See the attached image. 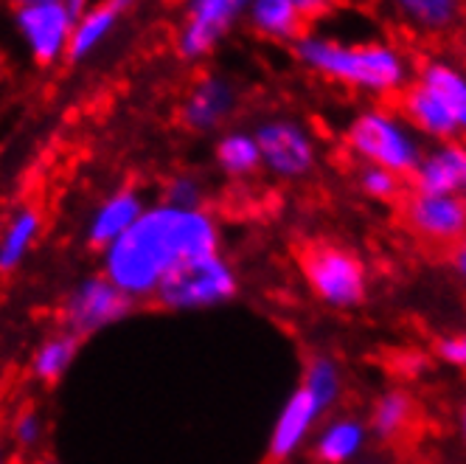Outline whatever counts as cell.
<instances>
[{
    "label": "cell",
    "instance_id": "10",
    "mask_svg": "<svg viewBox=\"0 0 466 464\" xmlns=\"http://www.w3.org/2000/svg\"><path fill=\"white\" fill-rule=\"evenodd\" d=\"M256 144L261 152V167L279 178H301L315 167L312 136L289 119H270L256 127Z\"/></svg>",
    "mask_w": 466,
    "mask_h": 464
},
{
    "label": "cell",
    "instance_id": "23",
    "mask_svg": "<svg viewBox=\"0 0 466 464\" xmlns=\"http://www.w3.org/2000/svg\"><path fill=\"white\" fill-rule=\"evenodd\" d=\"M360 442H362L360 425L357 422H340L323 434V439L315 448V459L320 464H343L346 459H351L357 453Z\"/></svg>",
    "mask_w": 466,
    "mask_h": 464
},
{
    "label": "cell",
    "instance_id": "33",
    "mask_svg": "<svg viewBox=\"0 0 466 464\" xmlns=\"http://www.w3.org/2000/svg\"><path fill=\"white\" fill-rule=\"evenodd\" d=\"M71 6H74L76 12H82V9H87V6H90V0H71Z\"/></svg>",
    "mask_w": 466,
    "mask_h": 464
},
{
    "label": "cell",
    "instance_id": "7",
    "mask_svg": "<svg viewBox=\"0 0 466 464\" xmlns=\"http://www.w3.org/2000/svg\"><path fill=\"white\" fill-rule=\"evenodd\" d=\"M253 0H183V20L175 48L183 59H206L233 31Z\"/></svg>",
    "mask_w": 466,
    "mask_h": 464
},
{
    "label": "cell",
    "instance_id": "19",
    "mask_svg": "<svg viewBox=\"0 0 466 464\" xmlns=\"http://www.w3.org/2000/svg\"><path fill=\"white\" fill-rule=\"evenodd\" d=\"M124 15L110 4V0H98V4H90L87 9L79 12L76 17V28H74V43H71V59H87L93 57L98 48L107 43V37L116 31L118 20Z\"/></svg>",
    "mask_w": 466,
    "mask_h": 464
},
{
    "label": "cell",
    "instance_id": "18",
    "mask_svg": "<svg viewBox=\"0 0 466 464\" xmlns=\"http://www.w3.org/2000/svg\"><path fill=\"white\" fill-rule=\"evenodd\" d=\"M374 428L382 442L405 445L419 430V403L405 391H388L374 408Z\"/></svg>",
    "mask_w": 466,
    "mask_h": 464
},
{
    "label": "cell",
    "instance_id": "24",
    "mask_svg": "<svg viewBox=\"0 0 466 464\" xmlns=\"http://www.w3.org/2000/svg\"><path fill=\"white\" fill-rule=\"evenodd\" d=\"M360 186L369 197H377V201H402V178L388 172V170H380V167H365L362 175H360Z\"/></svg>",
    "mask_w": 466,
    "mask_h": 464
},
{
    "label": "cell",
    "instance_id": "28",
    "mask_svg": "<svg viewBox=\"0 0 466 464\" xmlns=\"http://www.w3.org/2000/svg\"><path fill=\"white\" fill-rule=\"evenodd\" d=\"M436 352H439L444 360L455 363V366L466 369V335H455V338L439 341V344H436Z\"/></svg>",
    "mask_w": 466,
    "mask_h": 464
},
{
    "label": "cell",
    "instance_id": "6",
    "mask_svg": "<svg viewBox=\"0 0 466 464\" xmlns=\"http://www.w3.org/2000/svg\"><path fill=\"white\" fill-rule=\"evenodd\" d=\"M399 220L416 240L450 253L466 237V201L455 194L410 191L399 201Z\"/></svg>",
    "mask_w": 466,
    "mask_h": 464
},
{
    "label": "cell",
    "instance_id": "26",
    "mask_svg": "<svg viewBox=\"0 0 466 464\" xmlns=\"http://www.w3.org/2000/svg\"><path fill=\"white\" fill-rule=\"evenodd\" d=\"M203 183L191 175H177L166 183V191H163V203L169 206H177V209H203Z\"/></svg>",
    "mask_w": 466,
    "mask_h": 464
},
{
    "label": "cell",
    "instance_id": "2",
    "mask_svg": "<svg viewBox=\"0 0 466 464\" xmlns=\"http://www.w3.org/2000/svg\"><path fill=\"white\" fill-rule=\"evenodd\" d=\"M292 54L304 68L323 79L382 98L402 93L410 82V62L405 51L380 37L343 40L304 31L292 43Z\"/></svg>",
    "mask_w": 466,
    "mask_h": 464
},
{
    "label": "cell",
    "instance_id": "20",
    "mask_svg": "<svg viewBox=\"0 0 466 464\" xmlns=\"http://www.w3.org/2000/svg\"><path fill=\"white\" fill-rule=\"evenodd\" d=\"M43 231V217L35 209H20L6 222L4 234H0V273H15L31 248L37 245Z\"/></svg>",
    "mask_w": 466,
    "mask_h": 464
},
{
    "label": "cell",
    "instance_id": "14",
    "mask_svg": "<svg viewBox=\"0 0 466 464\" xmlns=\"http://www.w3.org/2000/svg\"><path fill=\"white\" fill-rule=\"evenodd\" d=\"M416 82L439 98L458 132H466V71L450 59H427L416 74Z\"/></svg>",
    "mask_w": 466,
    "mask_h": 464
},
{
    "label": "cell",
    "instance_id": "30",
    "mask_svg": "<svg viewBox=\"0 0 466 464\" xmlns=\"http://www.w3.org/2000/svg\"><path fill=\"white\" fill-rule=\"evenodd\" d=\"M447 259L455 264V271H458V273H463V276H466V237H463V240H461V242L447 253Z\"/></svg>",
    "mask_w": 466,
    "mask_h": 464
},
{
    "label": "cell",
    "instance_id": "38",
    "mask_svg": "<svg viewBox=\"0 0 466 464\" xmlns=\"http://www.w3.org/2000/svg\"><path fill=\"white\" fill-rule=\"evenodd\" d=\"M463 189H466V186H463Z\"/></svg>",
    "mask_w": 466,
    "mask_h": 464
},
{
    "label": "cell",
    "instance_id": "1",
    "mask_svg": "<svg viewBox=\"0 0 466 464\" xmlns=\"http://www.w3.org/2000/svg\"><path fill=\"white\" fill-rule=\"evenodd\" d=\"M102 262V276L129 302L155 298L157 287L180 264L219 253V231L206 209L147 206L138 222L113 242Z\"/></svg>",
    "mask_w": 466,
    "mask_h": 464
},
{
    "label": "cell",
    "instance_id": "11",
    "mask_svg": "<svg viewBox=\"0 0 466 464\" xmlns=\"http://www.w3.org/2000/svg\"><path fill=\"white\" fill-rule=\"evenodd\" d=\"M239 105V90L228 77L206 74L199 77L180 105V119L191 132H214L230 121Z\"/></svg>",
    "mask_w": 466,
    "mask_h": 464
},
{
    "label": "cell",
    "instance_id": "12",
    "mask_svg": "<svg viewBox=\"0 0 466 464\" xmlns=\"http://www.w3.org/2000/svg\"><path fill=\"white\" fill-rule=\"evenodd\" d=\"M144 197L138 189H118L96 206L87 222V242L98 251H107L144 214Z\"/></svg>",
    "mask_w": 466,
    "mask_h": 464
},
{
    "label": "cell",
    "instance_id": "27",
    "mask_svg": "<svg viewBox=\"0 0 466 464\" xmlns=\"http://www.w3.org/2000/svg\"><path fill=\"white\" fill-rule=\"evenodd\" d=\"M12 434L20 448H35L43 439V419L35 411H20L12 425Z\"/></svg>",
    "mask_w": 466,
    "mask_h": 464
},
{
    "label": "cell",
    "instance_id": "35",
    "mask_svg": "<svg viewBox=\"0 0 466 464\" xmlns=\"http://www.w3.org/2000/svg\"><path fill=\"white\" fill-rule=\"evenodd\" d=\"M463 430H466V411H463Z\"/></svg>",
    "mask_w": 466,
    "mask_h": 464
},
{
    "label": "cell",
    "instance_id": "29",
    "mask_svg": "<svg viewBox=\"0 0 466 464\" xmlns=\"http://www.w3.org/2000/svg\"><path fill=\"white\" fill-rule=\"evenodd\" d=\"M292 4H295L298 15L304 17V23H315L335 9V0H292Z\"/></svg>",
    "mask_w": 466,
    "mask_h": 464
},
{
    "label": "cell",
    "instance_id": "9",
    "mask_svg": "<svg viewBox=\"0 0 466 464\" xmlns=\"http://www.w3.org/2000/svg\"><path fill=\"white\" fill-rule=\"evenodd\" d=\"M132 310V302L105 276L82 279L62 302V329L85 338L98 329L121 321Z\"/></svg>",
    "mask_w": 466,
    "mask_h": 464
},
{
    "label": "cell",
    "instance_id": "32",
    "mask_svg": "<svg viewBox=\"0 0 466 464\" xmlns=\"http://www.w3.org/2000/svg\"><path fill=\"white\" fill-rule=\"evenodd\" d=\"M110 4H113V6H116V9H118L121 15H124V12H129L132 6H136L138 0H110Z\"/></svg>",
    "mask_w": 466,
    "mask_h": 464
},
{
    "label": "cell",
    "instance_id": "15",
    "mask_svg": "<svg viewBox=\"0 0 466 464\" xmlns=\"http://www.w3.org/2000/svg\"><path fill=\"white\" fill-rule=\"evenodd\" d=\"M318 411H320V406H318V400H315L307 386H301L292 394V400L287 403V408H284V414H281V419H279V425L273 430L270 464L284 461L298 448V442L304 439L307 428H309V422L315 419Z\"/></svg>",
    "mask_w": 466,
    "mask_h": 464
},
{
    "label": "cell",
    "instance_id": "22",
    "mask_svg": "<svg viewBox=\"0 0 466 464\" xmlns=\"http://www.w3.org/2000/svg\"><path fill=\"white\" fill-rule=\"evenodd\" d=\"M214 155H217L219 170L230 178H248L261 167V152H258L256 136L245 129L225 132V136L217 141Z\"/></svg>",
    "mask_w": 466,
    "mask_h": 464
},
{
    "label": "cell",
    "instance_id": "8",
    "mask_svg": "<svg viewBox=\"0 0 466 464\" xmlns=\"http://www.w3.org/2000/svg\"><path fill=\"white\" fill-rule=\"evenodd\" d=\"M79 12L71 4H40L15 9L17 35L28 57L40 65H54L71 54Z\"/></svg>",
    "mask_w": 466,
    "mask_h": 464
},
{
    "label": "cell",
    "instance_id": "4",
    "mask_svg": "<svg viewBox=\"0 0 466 464\" xmlns=\"http://www.w3.org/2000/svg\"><path fill=\"white\" fill-rule=\"evenodd\" d=\"M298 268L309 287L335 307L360 304L365 295V271L357 253L326 240H304L295 248Z\"/></svg>",
    "mask_w": 466,
    "mask_h": 464
},
{
    "label": "cell",
    "instance_id": "16",
    "mask_svg": "<svg viewBox=\"0 0 466 464\" xmlns=\"http://www.w3.org/2000/svg\"><path fill=\"white\" fill-rule=\"evenodd\" d=\"M245 17L258 37L273 43H295L307 26L292 0H253Z\"/></svg>",
    "mask_w": 466,
    "mask_h": 464
},
{
    "label": "cell",
    "instance_id": "17",
    "mask_svg": "<svg viewBox=\"0 0 466 464\" xmlns=\"http://www.w3.org/2000/svg\"><path fill=\"white\" fill-rule=\"evenodd\" d=\"M390 9L421 35L452 31L466 9V0H388Z\"/></svg>",
    "mask_w": 466,
    "mask_h": 464
},
{
    "label": "cell",
    "instance_id": "21",
    "mask_svg": "<svg viewBox=\"0 0 466 464\" xmlns=\"http://www.w3.org/2000/svg\"><path fill=\"white\" fill-rule=\"evenodd\" d=\"M79 346H82L79 335L68 333V329H56L54 335H48L37 346L35 357H31V375H35L40 383H56L74 366Z\"/></svg>",
    "mask_w": 466,
    "mask_h": 464
},
{
    "label": "cell",
    "instance_id": "37",
    "mask_svg": "<svg viewBox=\"0 0 466 464\" xmlns=\"http://www.w3.org/2000/svg\"><path fill=\"white\" fill-rule=\"evenodd\" d=\"M0 464H4V456H0Z\"/></svg>",
    "mask_w": 466,
    "mask_h": 464
},
{
    "label": "cell",
    "instance_id": "3",
    "mask_svg": "<svg viewBox=\"0 0 466 464\" xmlns=\"http://www.w3.org/2000/svg\"><path fill=\"white\" fill-rule=\"evenodd\" d=\"M346 144L357 158L399 178L413 175L421 160V150L413 139L410 124L388 108L362 110L346 129Z\"/></svg>",
    "mask_w": 466,
    "mask_h": 464
},
{
    "label": "cell",
    "instance_id": "13",
    "mask_svg": "<svg viewBox=\"0 0 466 464\" xmlns=\"http://www.w3.org/2000/svg\"><path fill=\"white\" fill-rule=\"evenodd\" d=\"M410 180L413 191L421 194H455L466 186V147L447 141L439 150L421 155Z\"/></svg>",
    "mask_w": 466,
    "mask_h": 464
},
{
    "label": "cell",
    "instance_id": "5",
    "mask_svg": "<svg viewBox=\"0 0 466 464\" xmlns=\"http://www.w3.org/2000/svg\"><path fill=\"white\" fill-rule=\"evenodd\" d=\"M233 293H237V276L230 264L219 253H211L191 259L172 276H166L155 293V302L166 310H203L225 302Z\"/></svg>",
    "mask_w": 466,
    "mask_h": 464
},
{
    "label": "cell",
    "instance_id": "36",
    "mask_svg": "<svg viewBox=\"0 0 466 464\" xmlns=\"http://www.w3.org/2000/svg\"><path fill=\"white\" fill-rule=\"evenodd\" d=\"M0 71H4V59H0Z\"/></svg>",
    "mask_w": 466,
    "mask_h": 464
},
{
    "label": "cell",
    "instance_id": "31",
    "mask_svg": "<svg viewBox=\"0 0 466 464\" xmlns=\"http://www.w3.org/2000/svg\"><path fill=\"white\" fill-rule=\"evenodd\" d=\"M15 9H25V6H40V4H71V0H9Z\"/></svg>",
    "mask_w": 466,
    "mask_h": 464
},
{
    "label": "cell",
    "instance_id": "25",
    "mask_svg": "<svg viewBox=\"0 0 466 464\" xmlns=\"http://www.w3.org/2000/svg\"><path fill=\"white\" fill-rule=\"evenodd\" d=\"M304 386L312 391V397L318 400V406L326 408V406L338 397V375H335V366H331L329 360H309V369H307Z\"/></svg>",
    "mask_w": 466,
    "mask_h": 464
},
{
    "label": "cell",
    "instance_id": "34",
    "mask_svg": "<svg viewBox=\"0 0 466 464\" xmlns=\"http://www.w3.org/2000/svg\"><path fill=\"white\" fill-rule=\"evenodd\" d=\"M37 464H56V461H54V459H40Z\"/></svg>",
    "mask_w": 466,
    "mask_h": 464
}]
</instances>
